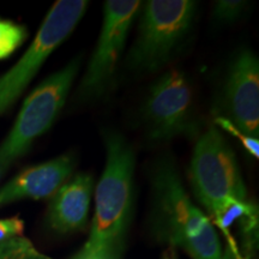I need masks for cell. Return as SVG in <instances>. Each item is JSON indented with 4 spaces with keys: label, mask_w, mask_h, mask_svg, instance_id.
<instances>
[{
    "label": "cell",
    "mask_w": 259,
    "mask_h": 259,
    "mask_svg": "<svg viewBox=\"0 0 259 259\" xmlns=\"http://www.w3.org/2000/svg\"><path fill=\"white\" fill-rule=\"evenodd\" d=\"M106 166L95 190V213L88 241L77 255L85 259H116L134 206V149L120 134L105 135Z\"/></svg>",
    "instance_id": "1"
},
{
    "label": "cell",
    "mask_w": 259,
    "mask_h": 259,
    "mask_svg": "<svg viewBox=\"0 0 259 259\" xmlns=\"http://www.w3.org/2000/svg\"><path fill=\"white\" fill-rule=\"evenodd\" d=\"M151 191L155 218L164 240L184 248L193 259H220L223 251L215 227L191 200L171 158L155 163Z\"/></svg>",
    "instance_id": "2"
},
{
    "label": "cell",
    "mask_w": 259,
    "mask_h": 259,
    "mask_svg": "<svg viewBox=\"0 0 259 259\" xmlns=\"http://www.w3.org/2000/svg\"><path fill=\"white\" fill-rule=\"evenodd\" d=\"M192 0H150L142 5L138 34L127 58L131 69L155 72L185 45L196 18Z\"/></svg>",
    "instance_id": "3"
},
{
    "label": "cell",
    "mask_w": 259,
    "mask_h": 259,
    "mask_svg": "<svg viewBox=\"0 0 259 259\" xmlns=\"http://www.w3.org/2000/svg\"><path fill=\"white\" fill-rule=\"evenodd\" d=\"M189 177L194 196L211 216L226 204L247 200L234 151L216 126H210L197 138Z\"/></svg>",
    "instance_id": "4"
},
{
    "label": "cell",
    "mask_w": 259,
    "mask_h": 259,
    "mask_svg": "<svg viewBox=\"0 0 259 259\" xmlns=\"http://www.w3.org/2000/svg\"><path fill=\"white\" fill-rule=\"evenodd\" d=\"M80 57L52 73L24 100L11 131L0 145V173L29 150L35 139L53 125L78 74Z\"/></svg>",
    "instance_id": "5"
},
{
    "label": "cell",
    "mask_w": 259,
    "mask_h": 259,
    "mask_svg": "<svg viewBox=\"0 0 259 259\" xmlns=\"http://www.w3.org/2000/svg\"><path fill=\"white\" fill-rule=\"evenodd\" d=\"M88 4L85 0H59L52 6L25 53L0 77V115L17 101L48 57L72 34Z\"/></svg>",
    "instance_id": "6"
},
{
    "label": "cell",
    "mask_w": 259,
    "mask_h": 259,
    "mask_svg": "<svg viewBox=\"0 0 259 259\" xmlns=\"http://www.w3.org/2000/svg\"><path fill=\"white\" fill-rule=\"evenodd\" d=\"M143 118L150 141L199 136L192 84L183 71H168L151 84L143 105Z\"/></svg>",
    "instance_id": "7"
},
{
    "label": "cell",
    "mask_w": 259,
    "mask_h": 259,
    "mask_svg": "<svg viewBox=\"0 0 259 259\" xmlns=\"http://www.w3.org/2000/svg\"><path fill=\"white\" fill-rule=\"evenodd\" d=\"M141 8L142 3L138 0H107L105 3L99 40L77 89L80 100L97 99L111 88L130 29Z\"/></svg>",
    "instance_id": "8"
},
{
    "label": "cell",
    "mask_w": 259,
    "mask_h": 259,
    "mask_svg": "<svg viewBox=\"0 0 259 259\" xmlns=\"http://www.w3.org/2000/svg\"><path fill=\"white\" fill-rule=\"evenodd\" d=\"M219 111L248 137L259 135V61L253 52L241 50L227 70Z\"/></svg>",
    "instance_id": "9"
},
{
    "label": "cell",
    "mask_w": 259,
    "mask_h": 259,
    "mask_svg": "<svg viewBox=\"0 0 259 259\" xmlns=\"http://www.w3.org/2000/svg\"><path fill=\"white\" fill-rule=\"evenodd\" d=\"M72 155H63L30 167L0 189V206L22 199L52 198L74 170Z\"/></svg>",
    "instance_id": "10"
},
{
    "label": "cell",
    "mask_w": 259,
    "mask_h": 259,
    "mask_svg": "<svg viewBox=\"0 0 259 259\" xmlns=\"http://www.w3.org/2000/svg\"><path fill=\"white\" fill-rule=\"evenodd\" d=\"M94 178L78 173L69 179L52 197L47 221L54 232L67 234L83 229L89 216Z\"/></svg>",
    "instance_id": "11"
},
{
    "label": "cell",
    "mask_w": 259,
    "mask_h": 259,
    "mask_svg": "<svg viewBox=\"0 0 259 259\" xmlns=\"http://www.w3.org/2000/svg\"><path fill=\"white\" fill-rule=\"evenodd\" d=\"M27 36L28 31L23 25L10 21H0V59L11 56Z\"/></svg>",
    "instance_id": "12"
},
{
    "label": "cell",
    "mask_w": 259,
    "mask_h": 259,
    "mask_svg": "<svg viewBox=\"0 0 259 259\" xmlns=\"http://www.w3.org/2000/svg\"><path fill=\"white\" fill-rule=\"evenodd\" d=\"M0 259H52L36 250L24 236L11 239L0 244Z\"/></svg>",
    "instance_id": "13"
},
{
    "label": "cell",
    "mask_w": 259,
    "mask_h": 259,
    "mask_svg": "<svg viewBox=\"0 0 259 259\" xmlns=\"http://www.w3.org/2000/svg\"><path fill=\"white\" fill-rule=\"evenodd\" d=\"M246 5L241 0H218L213 3L212 16L219 23H233L241 17Z\"/></svg>",
    "instance_id": "14"
},
{
    "label": "cell",
    "mask_w": 259,
    "mask_h": 259,
    "mask_svg": "<svg viewBox=\"0 0 259 259\" xmlns=\"http://www.w3.org/2000/svg\"><path fill=\"white\" fill-rule=\"evenodd\" d=\"M215 125H218L220 128H222L223 131L228 132L229 135L233 137L238 138V141L240 142L242 147L250 153L252 156L258 158L259 157V141L258 138H252L248 137L247 135L242 134L239 128H236L234 125L232 124L228 119L223 118V116H216L215 118Z\"/></svg>",
    "instance_id": "15"
},
{
    "label": "cell",
    "mask_w": 259,
    "mask_h": 259,
    "mask_svg": "<svg viewBox=\"0 0 259 259\" xmlns=\"http://www.w3.org/2000/svg\"><path fill=\"white\" fill-rule=\"evenodd\" d=\"M23 232L24 221L17 216L0 220V244L18 236H23Z\"/></svg>",
    "instance_id": "16"
},
{
    "label": "cell",
    "mask_w": 259,
    "mask_h": 259,
    "mask_svg": "<svg viewBox=\"0 0 259 259\" xmlns=\"http://www.w3.org/2000/svg\"><path fill=\"white\" fill-rule=\"evenodd\" d=\"M220 259H238V258L232 253V251L229 250L228 247H226V251L222 252V255L220 257Z\"/></svg>",
    "instance_id": "17"
},
{
    "label": "cell",
    "mask_w": 259,
    "mask_h": 259,
    "mask_svg": "<svg viewBox=\"0 0 259 259\" xmlns=\"http://www.w3.org/2000/svg\"><path fill=\"white\" fill-rule=\"evenodd\" d=\"M163 259H177L176 254H174V252H168V253L164 254Z\"/></svg>",
    "instance_id": "18"
},
{
    "label": "cell",
    "mask_w": 259,
    "mask_h": 259,
    "mask_svg": "<svg viewBox=\"0 0 259 259\" xmlns=\"http://www.w3.org/2000/svg\"><path fill=\"white\" fill-rule=\"evenodd\" d=\"M76 259H85V258H78V257H77Z\"/></svg>",
    "instance_id": "19"
}]
</instances>
